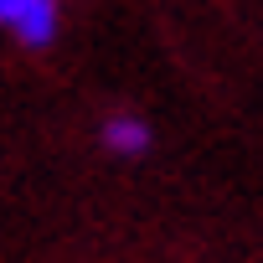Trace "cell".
I'll return each mask as SVG.
<instances>
[{
    "instance_id": "1",
    "label": "cell",
    "mask_w": 263,
    "mask_h": 263,
    "mask_svg": "<svg viewBox=\"0 0 263 263\" xmlns=\"http://www.w3.org/2000/svg\"><path fill=\"white\" fill-rule=\"evenodd\" d=\"M0 31L21 47H47L57 36V0H0Z\"/></svg>"
},
{
    "instance_id": "2",
    "label": "cell",
    "mask_w": 263,
    "mask_h": 263,
    "mask_svg": "<svg viewBox=\"0 0 263 263\" xmlns=\"http://www.w3.org/2000/svg\"><path fill=\"white\" fill-rule=\"evenodd\" d=\"M98 140H103V150H114V155H124V160H135V155H145L150 150V124L140 119V114H108L103 119V129H98Z\"/></svg>"
}]
</instances>
